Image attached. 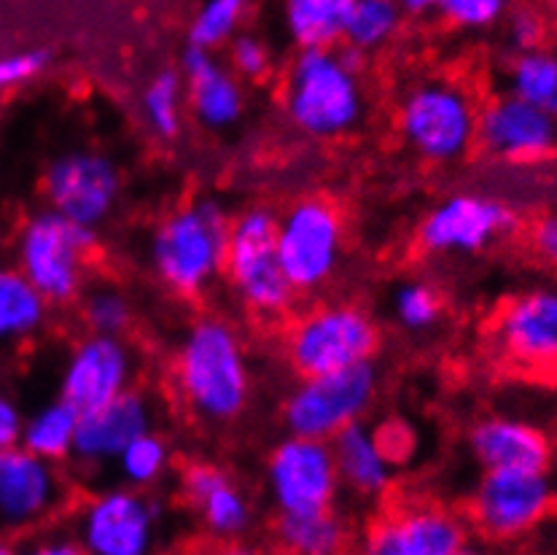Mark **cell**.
Wrapping results in <instances>:
<instances>
[{
	"label": "cell",
	"instance_id": "52a82bcc",
	"mask_svg": "<svg viewBox=\"0 0 557 555\" xmlns=\"http://www.w3.org/2000/svg\"><path fill=\"white\" fill-rule=\"evenodd\" d=\"M277 219L267 208H251L230 224L224 273L237 297L259 316L286 313L294 288L277 259Z\"/></svg>",
	"mask_w": 557,
	"mask_h": 555
},
{
	"label": "cell",
	"instance_id": "9c48e42d",
	"mask_svg": "<svg viewBox=\"0 0 557 555\" xmlns=\"http://www.w3.org/2000/svg\"><path fill=\"white\" fill-rule=\"evenodd\" d=\"M275 243L294 292H315L334 275L343 257V219L332 202L307 197L277 219Z\"/></svg>",
	"mask_w": 557,
	"mask_h": 555
},
{
	"label": "cell",
	"instance_id": "2e32d148",
	"mask_svg": "<svg viewBox=\"0 0 557 555\" xmlns=\"http://www.w3.org/2000/svg\"><path fill=\"white\" fill-rule=\"evenodd\" d=\"M496 343L522 370H557V286L528 288L511 297L498 313Z\"/></svg>",
	"mask_w": 557,
	"mask_h": 555
},
{
	"label": "cell",
	"instance_id": "f1b7e54d",
	"mask_svg": "<svg viewBox=\"0 0 557 555\" xmlns=\"http://www.w3.org/2000/svg\"><path fill=\"white\" fill-rule=\"evenodd\" d=\"M277 540L286 551L299 555H332L345 547L348 529L332 509L307 515H281Z\"/></svg>",
	"mask_w": 557,
	"mask_h": 555
},
{
	"label": "cell",
	"instance_id": "9a60e30c",
	"mask_svg": "<svg viewBox=\"0 0 557 555\" xmlns=\"http://www.w3.org/2000/svg\"><path fill=\"white\" fill-rule=\"evenodd\" d=\"M476 140L507 165H539L557 155V119L515 95H504L480 111Z\"/></svg>",
	"mask_w": 557,
	"mask_h": 555
},
{
	"label": "cell",
	"instance_id": "ffe728a7",
	"mask_svg": "<svg viewBox=\"0 0 557 555\" xmlns=\"http://www.w3.org/2000/svg\"><path fill=\"white\" fill-rule=\"evenodd\" d=\"M151 429V407L135 391L78 416L73 458L82 464H111L135 437Z\"/></svg>",
	"mask_w": 557,
	"mask_h": 555
},
{
	"label": "cell",
	"instance_id": "836d02e7",
	"mask_svg": "<svg viewBox=\"0 0 557 555\" xmlns=\"http://www.w3.org/2000/svg\"><path fill=\"white\" fill-rule=\"evenodd\" d=\"M394 310L399 324L409 332H425L440 321L442 303L440 294L423 281L405 283L394 297Z\"/></svg>",
	"mask_w": 557,
	"mask_h": 555
},
{
	"label": "cell",
	"instance_id": "603a6c76",
	"mask_svg": "<svg viewBox=\"0 0 557 555\" xmlns=\"http://www.w3.org/2000/svg\"><path fill=\"white\" fill-rule=\"evenodd\" d=\"M181 67H184L186 100L197 122L210 130H224L243 116L246 109L243 87L210 49L189 44Z\"/></svg>",
	"mask_w": 557,
	"mask_h": 555
},
{
	"label": "cell",
	"instance_id": "5bb4252c",
	"mask_svg": "<svg viewBox=\"0 0 557 555\" xmlns=\"http://www.w3.org/2000/svg\"><path fill=\"white\" fill-rule=\"evenodd\" d=\"M159 509L133 489L95 496L78 518V547L92 555H146L157 540Z\"/></svg>",
	"mask_w": 557,
	"mask_h": 555
},
{
	"label": "cell",
	"instance_id": "7bdbcfd3",
	"mask_svg": "<svg viewBox=\"0 0 557 555\" xmlns=\"http://www.w3.org/2000/svg\"><path fill=\"white\" fill-rule=\"evenodd\" d=\"M82 547L73 545V540H65V545H44L41 553L47 555H76Z\"/></svg>",
	"mask_w": 557,
	"mask_h": 555
},
{
	"label": "cell",
	"instance_id": "60d3db41",
	"mask_svg": "<svg viewBox=\"0 0 557 555\" xmlns=\"http://www.w3.org/2000/svg\"><path fill=\"white\" fill-rule=\"evenodd\" d=\"M20 429H22V412L9 396L0 394V447L20 443Z\"/></svg>",
	"mask_w": 557,
	"mask_h": 555
},
{
	"label": "cell",
	"instance_id": "30bf717a",
	"mask_svg": "<svg viewBox=\"0 0 557 555\" xmlns=\"http://www.w3.org/2000/svg\"><path fill=\"white\" fill-rule=\"evenodd\" d=\"M267 489L277 515H307L332 509L339 491L337 464L326 440H283L267 461Z\"/></svg>",
	"mask_w": 557,
	"mask_h": 555
},
{
	"label": "cell",
	"instance_id": "ee69618b",
	"mask_svg": "<svg viewBox=\"0 0 557 555\" xmlns=\"http://www.w3.org/2000/svg\"><path fill=\"white\" fill-rule=\"evenodd\" d=\"M5 553H11V545L3 540V536H0V555H5Z\"/></svg>",
	"mask_w": 557,
	"mask_h": 555
},
{
	"label": "cell",
	"instance_id": "8d00e7d4",
	"mask_svg": "<svg viewBox=\"0 0 557 555\" xmlns=\"http://www.w3.org/2000/svg\"><path fill=\"white\" fill-rule=\"evenodd\" d=\"M230 47V60L235 67L237 76L251 78V82H261L272 67V54L264 41L256 36H235Z\"/></svg>",
	"mask_w": 557,
	"mask_h": 555
},
{
	"label": "cell",
	"instance_id": "b9f144b4",
	"mask_svg": "<svg viewBox=\"0 0 557 555\" xmlns=\"http://www.w3.org/2000/svg\"><path fill=\"white\" fill-rule=\"evenodd\" d=\"M396 3L405 14H425V11L434 9V0H396Z\"/></svg>",
	"mask_w": 557,
	"mask_h": 555
},
{
	"label": "cell",
	"instance_id": "1f68e13d",
	"mask_svg": "<svg viewBox=\"0 0 557 555\" xmlns=\"http://www.w3.org/2000/svg\"><path fill=\"white\" fill-rule=\"evenodd\" d=\"M248 5H251V0H205L195 22H191V47L210 49V52L226 47L240 30Z\"/></svg>",
	"mask_w": 557,
	"mask_h": 555
},
{
	"label": "cell",
	"instance_id": "d6986e66",
	"mask_svg": "<svg viewBox=\"0 0 557 555\" xmlns=\"http://www.w3.org/2000/svg\"><path fill=\"white\" fill-rule=\"evenodd\" d=\"M469 545L466 523L436 507H412L380 520L367 536L374 555H460Z\"/></svg>",
	"mask_w": 557,
	"mask_h": 555
},
{
	"label": "cell",
	"instance_id": "3957f363",
	"mask_svg": "<svg viewBox=\"0 0 557 555\" xmlns=\"http://www.w3.org/2000/svg\"><path fill=\"white\" fill-rule=\"evenodd\" d=\"M361 73L334 49H299L286 84L288 119L310 138H339L363 116Z\"/></svg>",
	"mask_w": 557,
	"mask_h": 555
},
{
	"label": "cell",
	"instance_id": "7402d4cb",
	"mask_svg": "<svg viewBox=\"0 0 557 555\" xmlns=\"http://www.w3.org/2000/svg\"><path fill=\"white\" fill-rule=\"evenodd\" d=\"M184 496L195 507L197 518L210 536L221 542L240 540L251 529V504L246 494L230 480V474L221 472L213 464H191L186 467Z\"/></svg>",
	"mask_w": 557,
	"mask_h": 555
},
{
	"label": "cell",
	"instance_id": "ab89813d",
	"mask_svg": "<svg viewBox=\"0 0 557 555\" xmlns=\"http://www.w3.org/2000/svg\"><path fill=\"white\" fill-rule=\"evenodd\" d=\"M531 243L536 248L539 257L549 264V268L557 270V213H549V217L539 219L533 224Z\"/></svg>",
	"mask_w": 557,
	"mask_h": 555
},
{
	"label": "cell",
	"instance_id": "f546056e",
	"mask_svg": "<svg viewBox=\"0 0 557 555\" xmlns=\"http://www.w3.org/2000/svg\"><path fill=\"white\" fill-rule=\"evenodd\" d=\"M401 14L396 0H354L345 22L343 41L361 52H374L385 47L396 36L401 25Z\"/></svg>",
	"mask_w": 557,
	"mask_h": 555
},
{
	"label": "cell",
	"instance_id": "277c9868",
	"mask_svg": "<svg viewBox=\"0 0 557 555\" xmlns=\"http://www.w3.org/2000/svg\"><path fill=\"white\" fill-rule=\"evenodd\" d=\"M92 246V226L71 222L49 208L22 226L16 243V268L49 305H67L82 292L84 259Z\"/></svg>",
	"mask_w": 557,
	"mask_h": 555
},
{
	"label": "cell",
	"instance_id": "cb8c5ba5",
	"mask_svg": "<svg viewBox=\"0 0 557 555\" xmlns=\"http://www.w3.org/2000/svg\"><path fill=\"white\" fill-rule=\"evenodd\" d=\"M332 453L339 483L361 496H380L388 491L394 480V456L385 451L377 432L363 427L361 421L350 423L332 440Z\"/></svg>",
	"mask_w": 557,
	"mask_h": 555
},
{
	"label": "cell",
	"instance_id": "7a4b0ae2",
	"mask_svg": "<svg viewBox=\"0 0 557 555\" xmlns=\"http://www.w3.org/2000/svg\"><path fill=\"white\" fill-rule=\"evenodd\" d=\"M230 219L213 200L170 213L151 237V264L159 281L181 297H197L224 273Z\"/></svg>",
	"mask_w": 557,
	"mask_h": 555
},
{
	"label": "cell",
	"instance_id": "8992f818",
	"mask_svg": "<svg viewBox=\"0 0 557 555\" xmlns=\"http://www.w3.org/2000/svg\"><path fill=\"white\" fill-rule=\"evenodd\" d=\"M377 394V370L372 361L302 378L283 405L288 434L332 443L343 429L358 423Z\"/></svg>",
	"mask_w": 557,
	"mask_h": 555
},
{
	"label": "cell",
	"instance_id": "d4e9b609",
	"mask_svg": "<svg viewBox=\"0 0 557 555\" xmlns=\"http://www.w3.org/2000/svg\"><path fill=\"white\" fill-rule=\"evenodd\" d=\"M49 303L20 268H0V345L25 343L44 326Z\"/></svg>",
	"mask_w": 557,
	"mask_h": 555
},
{
	"label": "cell",
	"instance_id": "f35d334b",
	"mask_svg": "<svg viewBox=\"0 0 557 555\" xmlns=\"http://www.w3.org/2000/svg\"><path fill=\"white\" fill-rule=\"evenodd\" d=\"M547 36V25L544 16L533 9H517L511 11L507 20V41L515 52H528V49H539Z\"/></svg>",
	"mask_w": 557,
	"mask_h": 555
},
{
	"label": "cell",
	"instance_id": "d590c367",
	"mask_svg": "<svg viewBox=\"0 0 557 555\" xmlns=\"http://www.w3.org/2000/svg\"><path fill=\"white\" fill-rule=\"evenodd\" d=\"M84 319H87L89 330L98 334H116L122 337L127 332L129 321H133V308H129L127 297L111 288H98L84 303Z\"/></svg>",
	"mask_w": 557,
	"mask_h": 555
},
{
	"label": "cell",
	"instance_id": "e0dca14e",
	"mask_svg": "<svg viewBox=\"0 0 557 555\" xmlns=\"http://www.w3.org/2000/svg\"><path fill=\"white\" fill-rule=\"evenodd\" d=\"M133 375V354L124 340L92 332L67 356L60 396L78 412H87L129 391Z\"/></svg>",
	"mask_w": 557,
	"mask_h": 555
},
{
	"label": "cell",
	"instance_id": "ba28073f",
	"mask_svg": "<svg viewBox=\"0 0 557 555\" xmlns=\"http://www.w3.org/2000/svg\"><path fill=\"white\" fill-rule=\"evenodd\" d=\"M377 345V326L361 308L326 305L294 324L286 348L294 370L310 378L372 361Z\"/></svg>",
	"mask_w": 557,
	"mask_h": 555
},
{
	"label": "cell",
	"instance_id": "484cf974",
	"mask_svg": "<svg viewBox=\"0 0 557 555\" xmlns=\"http://www.w3.org/2000/svg\"><path fill=\"white\" fill-rule=\"evenodd\" d=\"M354 0H283V22L299 49H334Z\"/></svg>",
	"mask_w": 557,
	"mask_h": 555
},
{
	"label": "cell",
	"instance_id": "5b68a950",
	"mask_svg": "<svg viewBox=\"0 0 557 555\" xmlns=\"http://www.w3.org/2000/svg\"><path fill=\"white\" fill-rule=\"evenodd\" d=\"M480 109L463 87L425 82L401 100L399 127L409 149L429 162H456L476 144Z\"/></svg>",
	"mask_w": 557,
	"mask_h": 555
},
{
	"label": "cell",
	"instance_id": "4dcf8cb0",
	"mask_svg": "<svg viewBox=\"0 0 557 555\" xmlns=\"http://www.w3.org/2000/svg\"><path fill=\"white\" fill-rule=\"evenodd\" d=\"M144 119L157 138L173 140L184 124V76L162 71L144 92Z\"/></svg>",
	"mask_w": 557,
	"mask_h": 555
},
{
	"label": "cell",
	"instance_id": "44dd1931",
	"mask_svg": "<svg viewBox=\"0 0 557 555\" xmlns=\"http://www.w3.org/2000/svg\"><path fill=\"white\" fill-rule=\"evenodd\" d=\"M471 456L487 469H522L547 472L553 461V445L542 429L517 418H482L469 434Z\"/></svg>",
	"mask_w": 557,
	"mask_h": 555
},
{
	"label": "cell",
	"instance_id": "74e56055",
	"mask_svg": "<svg viewBox=\"0 0 557 555\" xmlns=\"http://www.w3.org/2000/svg\"><path fill=\"white\" fill-rule=\"evenodd\" d=\"M47 62L49 54L44 52V49H30V52H14L0 57V95L33 82L36 76H41Z\"/></svg>",
	"mask_w": 557,
	"mask_h": 555
},
{
	"label": "cell",
	"instance_id": "ac0fdd59",
	"mask_svg": "<svg viewBox=\"0 0 557 555\" xmlns=\"http://www.w3.org/2000/svg\"><path fill=\"white\" fill-rule=\"evenodd\" d=\"M62 496L54 461L22 443L0 447V529L20 531L41 523Z\"/></svg>",
	"mask_w": 557,
	"mask_h": 555
},
{
	"label": "cell",
	"instance_id": "8fae6325",
	"mask_svg": "<svg viewBox=\"0 0 557 555\" xmlns=\"http://www.w3.org/2000/svg\"><path fill=\"white\" fill-rule=\"evenodd\" d=\"M553 504L555 489L547 472L487 469L471 499V518L491 540L511 542L531 534Z\"/></svg>",
	"mask_w": 557,
	"mask_h": 555
},
{
	"label": "cell",
	"instance_id": "83f0119b",
	"mask_svg": "<svg viewBox=\"0 0 557 555\" xmlns=\"http://www.w3.org/2000/svg\"><path fill=\"white\" fill-rule=\"evenodd\" d=\"M507 84L509 95L557 119V52L542 47L517 52L509 62Z\"/></svg>",
	"mask_w": 557,
	"mask_h": 555
},
{
	"label": "cell",
	"instance_id": "d6a6232c",
	"mask_svg": "<svg viewBox=\"0 0 557 555\" xmlns=\"http://www.w3.org/2000/svg\"><path fill=\"white\" fill-rule=\"evenodd\" d=\"M113 464L122 472L124 483L135 485V489H146V485L159 483L162 474L168 472L170 451L164 440L149 429V432H144L124 447Z\"/></svg>",
	"mask_w": 557,
	"mask_h": 555
},
{
	"label": "cell",
	"instance_id": "4fadbf2b",
	"mask_svg": "<svg viewBox=\"0 0 557 555\" xmlns=\"http://www.w3.org/2000/svg\"><path fill=\"white\" fill-rule=\"evenodd\" d=\"M122 178L108 157L98 151H67L44 175L49 208L84 226H98L116 208Z\"/></svg>",
	"mask_w": 557,
	"mask_h": 555
},
{
	"label": "cell",
	"instance_id": "7c38bea8",
	"mask_svg": "<svg viewBox=\"0 0 557 555\" xmlns=\"http://www.w3.org/2000/svg\"><path fill=\"white\" fill-rule=\"evenodd\" d=\"M517 217L496 197L458 192L420 224V246L431 254H480L515 230Z\"/></svg>",
	"mask_w": 557,
	"mask_h": 555
},
{
	"label": "cell",
	"instance_id": "6da1fadb",
	"mask_svg": "<svg viewBox=\"0 0 557 555\" xmlns=\"http://www.w3.org/2000/svg\"><path fill=\"white\" fill-rule=\"evenodd\" d=\"M175 383L186 407L202 421H235L251 394L246 348L237 332L221 319L197 321L175 356Z\"/></svg>",
	"mask_w": 557,
	"mask_h": 555
},
{
	"label": "cell",
	"instance_id": "e575fe53",
	"mask_svg": "<svg viewBox=\"0 0 557 555\" xmlns=\"http://www.w3.org/2000/svg\"><path fill=\"white\" fill-rule=\"evenodd\" d=\"M434 9L460 30H491L507 16L509 0H434Z\"/></svg>",
	"mask_w": 557,
	"mask_h": 555
},
{
	"label": "cell",
	"instance_id": "4316f807",
	"mask_svg": "<svg viewBox=\"0 0 557 555\" xmlns=\"http://www.w3.org/2000/svg\"><path fill=\"white\" fill-rule=\"evenodd\" d=\"M82 412L65 399H57L33 412L30 418H22L20 443L47 461H65L73 456V440Z\"/></svg>",
	"mask_w": 557,
	"mask_h": 555
}]
</instances>
